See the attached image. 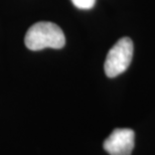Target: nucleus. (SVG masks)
<instances>
[{
  "instance_id": "7ed1b4c3",
  "label": "nucleus",
  "mask_w": 155,
  "mask_h": 155,
  "mask_svg": "<svg viewBox=\"0 0 155 155\" xmlns=\"http://www.w3.org/2000/svg\"><path fill=\"white\" fill-rule=\"evenodd\" d=\"M135 144L132 129L117 128L104 141L103 147L110 155H131Z\"/></svg>"
},
{
  "instance_id": "20e7f679",
  "label": "nucleus",
  "mask_w": 155,
  "mask_h": 155,
  "mask_svg": "<svg viewBox=\"0 0 155 155\" xmlns=\"http://www.w3.org/2000/svg\"><path fill=\"white\" fill-rule=\"evenodd\" d=\"M73 4L80 9H91L94 7L96 0H72Z\"/></svg>"
},
{
  "instance_id": "f257e3e1",
  "label": "nucleus",
  "mask_w": 155,
  "mask_h": 155,
  "mask_svg": "<svg viewBox=\"0 0 155 155\" xmlns=\"http://www.w3.org/2000/svg\"><path fill=\"white\" fill-rule=\"evenodd\" d=\"M24 43L30 51L43 48H61L66 45V36L58 25L49 21H39L27 30Z\"/></svg>"
},
{
  "instance_id": "f03ea898",
  "label": "nucleus",
  "mask_w": 155,
  "mask_h": 155,
  "mask_svg": "<svg viewBox=\"0 0 155 155\" xmlns=\"http://www.w3.org/2000/svg\"><path fill=\"white\" fill-rule=\"evenodd\" d=\"M133 41L129 38H122L114 45L107 54L104 70L107 77L115 78L128 69L133 58Z\"/></svg>"
}]
</instances>
